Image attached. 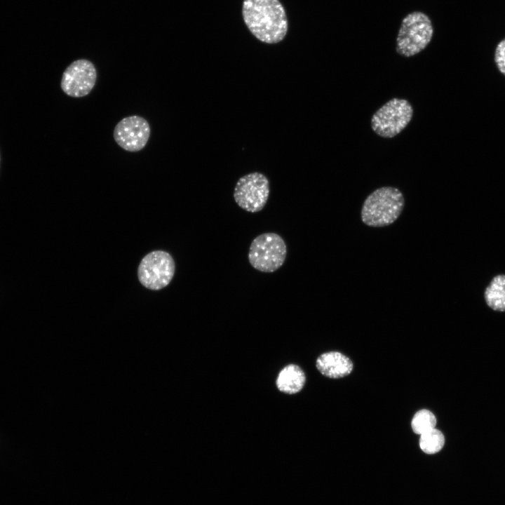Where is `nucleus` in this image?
Instances as JSON below:
<instances>
[{
    "mask_svg": "<svg viewBox=\"0 0 505 505\" xmlns=\"http://www.w3.org/2000/svg\"><path fill=\"white\" fill-rule=\"evenodd\" d=\"M405 198L396 187L385 186L370 193L361 208V220L370 227H384L393 224L402 213Z\"/></svg>",
    "mask_w": 505,
    "mask_h": 505,
    "instance_id": "f03ea898",
    "label": "nucleus"
},
{
    "mask_svg": "<svg viewBox=\"0 0 505 505\" xmlns=\"http://www.w3.org/2000/svg\"><path fill=\"white\" fill-rule=\"evenodd\" d=\"M242 15L249 31L262 42L277 43L286 36L288 20L279 0H243Z\"/></svg>",
    "mask_w": 505,
    "mask_h": 505,
    "instance_id": "f257e3e1",
    "label": "nucleus"
},
{
    "mask_svg": "<svg viewBox=\"0 0 505 505\" xmlns=\"http://www.w3.org/2000/svg\"><path fill=\"white\" fill-rule=\"evenodd\" d=\"M175 273L172 256L164 251H154L140 262L137 274L140 282L147 288L160 290L169 284Z\"/></svg>",
    "mask_w": 505,
    "mask_h": 505,
    "instance_id": "0eeeda50",
    "label": "nucleus"
},
{
    "mask_svg": "<svg viewBox=\"0 0 505 505\" xmlns=\"http://www.w3.org/2000/svg\"><path fill=\"white\" fill-rule=\"evenodd\" d=\"M287 245L284 239L274 232H267L256 236L250 243L248 261L255 269L272 273L284 264Z\"/></svg>",
    "mask_w": 505,
    "mask_h": 505,
    "instance_id": "20e7f679",
    "label": "nucleus"
},
{
    "mask_svg": "<svg viewBox=\"0 0 505 505\" xmlns=\"http://www.w3.org/2000/svg\"><path fill=\"white\" fill-rule=\"evenodd\" d=\"M487 304L493 310L505 311V275L495 276L485 291Z\"/></svg>",
    "mask_w": 505,
    "mask_h": 505,
    "instance_id": "f8f14e48",
    "label": "nucleus"
},
{
    "mask_svg": "<svg viewBox=\"0 0 505 505\" xmlns=\"http://www.w3.org/2000/svg\"><path fill=\"white\" fill-rule=\"evenodd\" d=\"M316 366L322 375L332 379L345 377L353 370L352 361L347 356L337 351H329L321 354L316 360Z\"/></svg>",
    "mask_w": 505,
    "mask_h": 505,
    "instance_id": "9d476101",
    "label": "nucleus"
},
{
    "mask_svg": "<svg viewBox=\"0 0 505 505\" xmlns=\"http://www.w3.org/2000/svg\"><path fill=\"white\" fill-rule=\"evenodd\" d=\"M436 424L435 415L430 410L426 409L417 411L411 422L412 431L419 435L435 428Z\"/></svg>",
    "mask_w": 505,
    "mask_h": 505,
    "instance_id": "4468645a",
    "label": "nucleus"
},
{
    "mask_svg": "<svg viewBox=\"0 0 505 505\" xmlns=\"http://www.w3.org/2000/svg\"><path fill=\"white\" fill-rule=\"evenodd\" d=\"M413 113V107L409 101L392 98L372 116V129L379 137L392 138L406 128L412 120Z\"/></svg>",
    "mask_w": 505,
    "mask_h": 505,
    "instance_id": "39448f33",
    "label": "nucleus"
},
{
    "mask_svg": "<svg viewBox=\"0 0 505 505\" xmlns=\"http://www.w3.org/2000/svg\"><path fill=\"white\" fill-rule=\"evenodd\" d=\"M269 193V181L267 176L253 172L239 178L234 187V198L243 210L254 213L264 208Z\"/></svg>",
    "mask_w": 505,
    "mask_h": 505,
    "instance_id": "423d86ee",
    "label": "nucleus"
},
{
    "mask_svg": "<svg viewBox=\"0 0 505 505\" xmlns=\"http://www.w3.org/2000/svg\"><path fill=\"white\" fill-rule=\"evenodd\" d=\"M433 34L429 17L422 11H413L402 20L396 37V50L406 58L414 56L426 48Z\"/></svg>",
    "mask_w": 505,
    "mask_h": 505,
    "instance_id": "7ed1b4c3",
    "label": "nucleus"
},
{
    "mask_svg": "<svg viewBox=\"0 0 505 505\" xmlns=\"http://www.w3.org/2000/svg\"><path fill=\"white\" fill-rule=\"evenodd\" d=\"M306 381L303 370L297 365L285 366L278 373L276 381L278 389L283 393L294 394L300 391Z\"/></svg>",
    "mask_w": 505,
    "mask_h": 505,
    "instance_id": "9b49d317",
    "label": "nucleus"
},
{
    "mask_svg": "<svg viewBox=\"0 0 505 505\" xmlns=\"http://www.w3.org/2000/svg\"><path fill=\"white\" fill-rule=\"evenodd\" d=\"M97 70L93 62L86 59L72 62L63 72L60 81L62 90L68 96L82 97L93 89Z\"/></svg>",
    "mask_w": 505,
    "mask_h": 505,
    "instance_id": "6e6552de",
    "label": "nucleus"
},
{
    "mask_svg": "<svg viewBox=\"0 0 505 505\" xmlns=\"http://www.w3.org/2000/svg\"><path fill=\"white\" fill-rule=\"evenodd\" d=\"M445 445L443 433L438 429L433 428L420 435V449L427 454H433L442 450Z\"/></svg>",
    "mask_w": 505,
    "mask_h": 505,
    "instance_id": "ddd939ff",
    "label": "nucleus"
},
{
    "mask_svg": "<svg viewBox=\"0 0 505 505\" xmlns=\"http://www.w3.org/2000/svg\"><path fill=\"white\" fill-rule=\"evenodd\" d=\"M494 61L499 72L505 76V39L499 43L495 49Z\"/></svg>",
    "mask_w": 505,
    "mask_h": 505,
    "instance_id": "2eb2a0df",
    "label": "nucleus"
},
{
    "mask_svg": "<svg viewBox=\"0 0 505 505\" xmlns=\"http://www.w3.org/2000/svg\"><path fill=\"white\" fill-rule=\"evenodd\" d=\"M151 134L150 126L143 117L133 115L119 121L114 127L113 137L116 144L130 152L142 150Z\"/></svg>",
    "mask_w": 505,
    "mask_h": 505,
    "instance_id": "1a4fd4ad",
    "label": "nucleus"
}]
</instances>
